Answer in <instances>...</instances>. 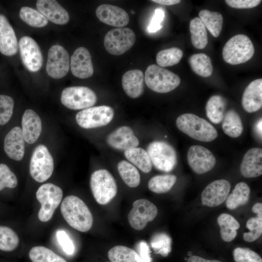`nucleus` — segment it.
I'll return each instance as SVG.
<instances>
[{"label": "nucleus", "mask_w": 262, "mask_h": 262, "mask_svg": "<svg viewBox=\"0 0 262 262\" xmlns=\"http://www.w3.org/2000/svg\"><path fill=\"white\" fill-rule=\"evenodd\" d=\"M182 56L183 51L181 49L172 47L158 52L156 55V62L162 67L170 66L178 64Z\"/></svg>", "instance_id": "39"}, {"label": "nucleus", "mask_w": 262, "mask_h": 262, "mask_svg": "<svg viewBox=\"0 0 262 262\" xmlns=\"http://www.w3.org/2000/svg\"><path fill=\"white\" fill-rule=\"evenodd\" d=\"M144 81L149 89L159 93L169 92L180 83V79L178 75L155 64L147 68Z\"/></svg>", "instance_id": "4"}, {"label": "nucleus", "mask_w": 262, "mask_h": 262, "mask_svg": "<svg viewBox=\"0 0 262 262\" xmlns=\"http://www.w3.org/2000/svg\"><path fill=\"white\" fill-rule=\"evenodd\" d=\"M108 257L111 262H143L134 249L124 246H116L108 252Z\"/></svg>", "instance_id": "34"}, {"label": "nucleus", "mask_w": 262, "mask_h": 262, "mask_svg": "<svg viewBox=\"0 0 262 262\" xmlns=\"http://www.w3.org/2000/svg\"><path fill=\"white\" fill-rule=\"evenodd\" d=\"M144 75L142 70L135 69L126 72L122 78V85L126 94L132 98L140 97L144 92Z\"/></svg>", "instance_id": "26"}, {"label": "nucleus", "mask_w": 262, "mask_h": 262, "mask_svg": "<svg viewBox=\"0 0 262 262\" xmlns=\"http://www.w3.org/2000/svg\"><path fill=\"white\" fill-rule=\"evenodd\" d=\"M17 185L16 175L4 164H0V191L5 188H14Z\"/></svg>", "instance_id": "45"}, {"label": "nucleus", "mask_w": 262, "mask_h": 262, "mask_svg": "<svg viewBox=\"0 0 262 262\" xmlns=\"http://www.w3.org/2000/svg\"><path fill=\"white\" fill-rule=\"evenodd\" d=\"M246 227L249 231L244 233V240L247 242L256 241L262 234V217L257 216L250 218L247 221Z\"/></svg>", "instance_id": "43"}, {"label": "nucleus", "mask_w": 262, "mask_h": 262, "mask_svg": "<svg viewBox=\"0 0 262 262\" xmlns=\"http://www.w3.org/2000/svg\"><path fill=\"white\" fill-rule=\"evenodd\" d=\"M147 151L152 164L159 170L170 172L177 164L176 152L173 147L166 142L153 141L148 145Z\"/></svg>", "instance_id": "8"}, {"label": "nucleus", "mask_w": 262, "mask_h": 262, "mask_svg": "<svg viewBox=\"0 0 262 262\" xmlns=\"http://www.w3.org/2000/svg\"><path fill=\"white\" fill-rule=\"evenodd\" d=\"M253 212L257 213V216L262 217V204L261 203H257L252 207Z\"/></svg>", "instance_id": "53"}, {"label": "nucleus", "mask_w": 262, "mask_h": 262, "mask_svg": "<svg viewBox=\"0 0 262 262\" xmlns=\"http://www.w3.org/2000/svg\"><path fill=\"white\" fill-rule=\"evenodd\" d=\"M115 111L109 106L101 105L86 108L76 115L77 124L84 129H93L108 124L114 116Z\"/></svg>", "instance_id": "10"}, {"label": "nucleus", "mask_w": 262, "mask_h": 262, "mask_svg": "<svg viewBox=\"0 0 262 262\" xmlns=\"http://www.w3.org/2000/svg\"><path fill=\"white\" fill-rule=\"evenodd\" d=\"M24 141L21 128L15 127L12 129L4 140V149L7 156L16 161L21 160L25 153Z\"/></svg>", "instance_id": "20"}, {"label": "nucleus", "mask_w": 262, "mask_h": 262, "mask_svg": "<svg viewBox=\"0 0 262 262\" xmlns=\"http://www.w3.org/2000/svg\"><path fill=\"white\" fill-rule=\"evenodd\" d=\"M151 1L164 5H172L180 2V0H152Z\"/></svg>", "instance_id": "52"}, {"label": "nucleus", "mask_w": 262, "mask_h": 262, "mask_svg": "<svg viewBox=\"0 0 262 262\" xmlns=\"http://www.w3.org/2000/svg\"><path fill=\"white\" fill-rule=\"evenodd\" d=\"M226 103L224 99L220 96L211 97L206 105V113L208 118L214 124H219L224 116Z\"/></svg>", "instance_id": "32"}, {"label": "nucleus", "mask_w": 262, "mask_h": 262, "mask_svg": "<svg viewBox=\"0 0 262 262\" xmlns=\"http://www.w3.org/2000/svg\"><path fill=\"white\" fill-rule=\"evenodd\" d=\"M217 222L220 228V235L223 240L227 242L233 240L240 227L238 221L230 214L223 213L218 217Z\"/></svg>", "instance_id": "28"}, {"label": "nucleus", "mask_w": 262, "mask_h": 262, "mask_svg": "<svg viewBox=\"0 0 262 262\" xmlns=\"http://www.w3.org/2000/svg\"><path fill=\"white\" fill-rule=\"evenodd\" d=\"M56 238L64 251L68 255H72L74 252V245L66 232L63 230H58Z\"/></svg>", "instance_id": "47"}, {"label": "nucleus", "mask_w": 262, "mask_h": 262, "mask_svg": "<svg viewBox=\"0 0 262 262\" xmlns=\"http://www.w3.org/2000/svg\"><path fill=\"white\" fill-rule=\"evenodd\" d=\"M36 7L48 20L58 25H65L69 19L68 12L57 1L38 0Z\"/></svg>", "instance_id": "21"}, {"label": "nucleus", "mask_w": 262, "mask_h": 262, "mask_svg": "<svg viewBox=\"0 0 262 262\" xmlns=\"http://www.w3.org/2000/svg\"><path fill=\"white\" fill-rule=\"evenodd\" d=\"M222 129L224 133L229 137L237 138L242 133L243 125L239 114L234 110L228 111L224 118Z\"/></svg>", "instance_id": "33"}, {"label": "nucleus", "mask_w": 262, "mask_h": 262, "mask_svg": "<svg viewBox=\"0 0 262 262\" xmlns=\"http://www.w3.org/2000/svg\"><path fill=\"white\" fill-rule=\"evenodd\" d=\"M199 18L209 31L215 37H217L222 30L223 18L222 15L216 12L204 9L199 13Z\"/></svg>", "instance_id": "30"}, {"label": "nucleus", "mask_w": 262, "mask_h": 262, "mask_svg": "<svg viewBox=\"0 0 262 262\" xmlns=\"http://www.w3.org/2000/svg\"><path fill=\"white\" fill-rule=\"evenodd\" d=\"M32 262H67L51 249L43 246L33 247L29 252Z\"/></svg>", "instance_id": "38"}, {"label": "nucleus", "mask_w": 262, "mask_h": 262, "mask_svg": "<svg viewBox=\"0 0 262 262\" xmlns=\"http://www.w3.org/2000/svg\"><path fill=\"white\" fill-rule=\"evenodd\" d=\"M230 189V183L226 180L213 181L205 187L201 193L202 204L210 207L221 204L227 199Z\"/></svg>", "instance_id": "16"}, {"label": "nucleus", "mask_w": 262, "mask_h": 262, "mask_svg": "<svg viewBox=\"0 0 262 262\" xmlns=\"http://www.w3.org/2000/svg\"><path fill=\"white\" fill-rule=\"evenodd\" d=\"M189 63L193 71L200 76L208 77L213 73V66L211 58L205 53L192 55L189 58Z\"/></svg>", "instance_id": "31"}, {"label": "nucleus", "mask_w": 262, "mask_h": 262, "mask_svg": "<svg viewBox=\"0 0 262 262\" xmlns=\"http://www.w3.org/2000/svg\"><path fill=\"white\" fill-rule=\"evenodd\" d=\"M187 158L191 168L198 174L212 170L216 162L215 157L210 150L199 145H194L189 147Z\"/></svg>", "instance_id": "15"}, {"label": "nucleus", "mask_w": 262, "mask_h": 262, "mask_svg": "<svg viewBox=\"0 0 262 262\" xmlns=\"http://www.w3.org/2000/svg\"><path fill=\"white\" fill-rule=\"evenodd\" d=\"M70 66L72 74L80 79L89 78L94 73L90 53L84 47L75 49L71 57Z\"/></svg>", "instance_id": "19"}, {"label": "nucleus", "mask_w": 262, "mask_h": 262, "mask_svg": "<svg viewBox=\"0 0 262 262\" xmlns=\"http://www.w3.org/2000/svg\"><path fill=\"white\" fill-rule=\"evenodd\" d=\"M117 170L120 176L128 186L134 188L140 182V175L136 167L131 163L122 160L117 164Z\"/></svg>", "instance_id": "36"}, {"label": "nucleus", "mask_w": 262, "mask_h": 262, "mask_svg": "<svg viewBox=\"0 0 262 262\" xmlns=\"http://www.w3.org/2000/svg\"><path fill=\"white\" fill-rule=\"evenodd\" d=\"M96 14L102 22L117 28L123 27L129 23L130 18L127 12L115 5L108 4L98 6Z\"/></svg>", "instance_id": "18"}, {"label": "nucleus", "mask_w": 262, "mask_h": 262, "mask_svg": "<svg viewBox=\"0 0 262 262\" xmlns=\"http://www.w3.org/2000/svg\"><path fill=\"white\" fill-rule=\"evenodd\" d=\"M240 172L246 178H255L262 174V149L253 147L247 151L240 165Z\"/></svg>", "instance_id": "22"}, {"label": "nucleus", "mask_w": 262, "mask_h": 262, "mask_svg": "<svg viewBox=\"0 0 262 262\" xmlns=\"http://www.w3.org/2000/svg\"><path fill=\"white\" fill-rule=\"evenodd\" d=\"M61 212L68 225L79 231H88L92 227L91 212L83 200L77 196H66L61 203Z\"/></svg>", "instance_id": "1"}, {"label": "nucleus", "mask_w": 262, "mask_h": 262, "mask_svg": "<svg viewBox=\"0 0 262 262\" xmlns=\"http://www.w3.org/2000/svg\"><path fill=\"white\" fill-rule=\"evenodd\" d=\"M187 262H222L220 261L214 260H207L201 257L192 255L188 259Z\"/></svg>", "instance_id": "51"}, {"label": "nucleus", "mask_w": 262, "mask_h": 262, "mask_svg": "<svg viewBox=\"0 0 262 262\" xmlns=\"http://www.w3.org/2000/svg\"><path fill=\"white\" fill-rule=\"evenodd\" d=\"M171 239L165 233L154 235L150 240V245L156 254L166 257L171 251Z\"/></svg>", "instance_id": "42"}, {"label": "nucleus", "mask_w": 262, "mask_h": 262, "mask_svg": "<svg viewBox=\"0 0 262 262\" xmlns=\"http://www.w3.org/2000/svg\"><path fill=\"white\" fill-rule=\"evenodd\" d=\"M14 101L12 97L0 95V125H4L10 120L13 113Z\"/></svg>", "instance_id": "44"}, {"label": "nucleus", "mask_w": 262, "mask_h": 262, "mask_svg": "<svg viewBox=\"0 0 262 262\" xmlns=\"http://www.w3.org/2000/svg\"><path fill=\"white\" fill-rule=\"evenodd\" d=\"M70 67L69 56L62 46L54 45L48 51L46 71L49 76L58 79L65 77Z\"/></svg>", "instance_id": "13"}, {"label": "nucleus", "mask_w": 262, "mask_h": 262, "mask_svg": "<svg viewBox=\"0 0 262 262\" xmlns=\"http://www.w3.org/2000/svg\"><path fill=\"white\" fill-rule=\"evenodd\" d=\"M164 17V12L161 8L155 9L154 14L151 20L150 23L147 27L149 33H155L160 30L163 26L161 24Z\"/></svg>", "instance_id": "48"}, {"label": "nucleus", "mask_w": 262, "mask_h": 262, "mask_svg": "<svg viewBox=\"0 0 262 262\" xmlns=\"http://www.w3.org/2000/svg\"><path fill=\"white\" fill-rule=\"evenodd\" d=\"M250 192L249 187L246 182L238 183L226 199L227 207L234 210L246 204L249 200Z\"/></svg>", "instance_id": "29"}, {"label": "nucleus", "mask_w": 262, "mask_h": 262, "mask_svg": "<svg viewBox=\"0 0 262 262\" xmlns=\"http://www.w3.org/2000/svg\"><path fill=\"white\" fill-rule=\"evenodd\" d=\"M97 101L96 94L88 87L70 86L65 88L61 96V101L72 110H81L94 106Z\"/></svg>", "instance_id": "9"}, {"label": "nucleus", "mask_w": 262, "mask_h": 262, "mask_svg": "<svg viewBox=\"0 0 262 262\" xmlns=\"http://www.w3.org/2000/svg\"><path fill=\"white\" fill-rule=\"evenodd\" d=\"M22 131L25 141L30 144L35 143L41 133L42 122L34 111L27 109L22 117Z\"/></svg>", "instance_id": "24"}, {"label": "nucleus", "mask_w": 262, "mask_h": 262, "mask_svg": "<svg viewBox=\"0 0 262 262\" xmlns=\"http://www.w3.org/2000/svg\"><path fill=\"white\" fill-rule=\"evenodd\" d=\"M19 243L18 236L13 229L0 225V250L13 251L18 246Z\"/></svg>", "instance_id": "41"}, {"label": "nucleus", "mask_w": 262, "mask_h": 262, "mask_svg": "<svg viewBox=\"0 0 262 262\" xmlns=\"http://www.w3.org/2000/svg\"><path fill=\"white\" fill-rule=\"evenodd\" d=\"M20 54L22 61L30 71L35 72L43 65V56L39 46L32 37L24 36L19 41Z\"/></svg>", "instance_id": "14"}, {"label": "nucleus", "mask_w": 262, "mask_h": 262, "mask_svg": "<svg viewBox=\"0 0 262 262\" xmlns=\"http://www.w3.org/2000/svg\"><path fill=\"white\" fill-rule=\"evenodd\" d=\"M177 180L175 175L171 174L157 175L152 177L148 182V189L157 194L168 192Z\"/></svg>", "instance_id": "37"}, {"label": "nucleus", "mask_w": 262, "mask_h": 262, "mask_svg": "<svg viewBox=\"0 0 262 262\" xmlns=\"http://www.w3.org/2000/svg\"><path fill=\"white\" fill-rule=\"evenodd\" d=\"M157 213V208L153 203L146 199H139L133 202L128 219L133 229L140 230L154 219Z\"/></svg>", "instance_id": "12"}, {"label": "nucleus", "mask_w": 262, "mask_h": 262, "mask_svg": "<svg viewBox=\"0 0 262 262\" xmlns=\"http://www.w3.org/2000/svg\"><path fill=\"white\" fill-rule=\"evenodd\" d=\"M106 142L110 147L124 151L136 147L139 144L133 130L127 126L118 127L111 132L107 136Z\"/></svg>", "instance_id": "17"}, {"label": "nucleus", "mask_w": 262, "mask_h": 262, "mask_svg": "<svg viewBox=\"0 0 262 262\" xmlns=\"http://www.w3.org/2000/svg\"><path fill=\"white\" fill-rule=\"evenodd\" d=\"M18 50L16 35L6 17L0 14V52L6 56L16 54Z\"/></svg>", "instance_id": "23"}, {"label": "nucleus", "mask_w": 262, "mask_h": 262, "mask_svg": "<svg viewBox=\"0 0 262 262\" xmlns=\"http://www.w3.org/2000/svg\"><path fill=\"white\" fill-rule=\"evenodd\" d=\"M243 108L248 113L255 112L262 106V79L251 82L245 89L242 100Z\"/></svg>", "instance_id": "25"}, {"label": "nucleus", "mask_w": 262, "mask_h": 262, "mask_svg": "<svg viewBox=\"0 0 262 262\" xmlns=\"http://www.w3.org/2000/svg\"><path fill=\"white\" fill-rule=\"evenodd\" d=\"M262 120L261 118V119H259L257 122L256 123L255 126V130L256 131V133L258 135L259 137L262 138Z\"/></svg>", "instance_id": "54"}, {"label": "nucleus", "mask_w": 262, "mask_h": 262, "mask_svg": "<svg viewBox=\"0 0 262 262\" xmlns=\"http://www.w3.org/2000/svg\"><path fill=\"white\" fill-rule=\"evenodd\" d=\"M90 185L93 196L99 204L109 203L116 196L117 187L110 172L106 169H99L91 175Z\"/></svg>", "instance_id": "5"}, {"label": "nucleus", "mask_w": 262, "mask_h": 262, "mask_svg": "<svg viewBox=\"0 0 262 262\" xmlns=\"http://www.w3.org/2000/svg\"><path fill=\"white\" fill-rule=\"evenodd\" d=\"M139 255L143 262H151L150 250L147 244L144 241H140L138 244Z\"/></svg>", "instance_id": "50"}, {"label": "nucleus", "mask_w": 262, "mask_h": 262, "mask_svg": "<svg viewBox=\"0 0 262 262\" xmlns=\"http://www.w3.org/2000/svg\"><path fill=\"white\" fill-rule=\"evenodd\" d=\"M19 16L23 21L33 27H43L48 23V20L41 13L29 7H21Z\"/></svg>", "instance_id": "40"}, {"label": "nucleus", "mask_w": 262, "mask_h": 262, "mask_svg": "<svg viewBox=\"0 0 262 262\" xmlns=\"http://www.w3.org/2000/svg\"><path fill=\"white\" fill-rule=\"evenodd\" d=\"M126 158L144 173L149 172L152 164L147 152L144 149L136 147L124 151Z\"/></svg>", "instance_id": "27"}, {"label": "nucleus", "mask_w": 262, "mask_h": 262, "mask_svg": "<svg viewBox=\"0 0 262 262\" xmlns=\"http://www.w3.org/2000/svg\"><path fill=\"white\" fill-rule=\"evenodd\" d=\"M53 169V159L48 148L42 144L38 145L30 160L29 170L31 177L37 182H44L51 177Z\"/></svg>", "instance_id": "7"}, {"label": "nucleus", "mask_w": 262, "mask_h": 262, "mask_svg": "<svg viewBox=\"0 0 262 262\" xmlns=\"http://www.w3.org/2000/svg\"><path fill=\"white\" fill-rule=\"evenodd\" d=\"M176 125L182 132L198 141L209 142L218 136L216 129L210 123L193 114L180 115L176 120Z\"/></svg>", "instance_id": "2"}, {"label": "nucleus", "mask_w": 262, "mask_h": 262, "mask_svg": "<svg viewBox=\"0 0 262 262\" xmlns=\"http://www.w3.org/2000/svg\"><path fill=\"white\" fill-rule=\"evenodd\" d=\"M233 255L236 262H262L260 256L248 248L236 247Z\"/></svg>", "instance_id": "46"}, {"label": "nucleus", "mask_w": 262, "mask_h": 262, "mask_svg": "<svg viewBox=\"0 0 262 262\" xmlns=\"http://www.w3.org/2000/svg\"><path fill=\"white\" fill-rule=\"evenodd\" d=\"M226 3L230 7L238 9L252 8L260 4L261 0H226Z\"/></svg>", "instance_id": "49"}, {"label": "nucleus", "mask_w": 262, "mask_h": 262, "mask_svg": "<svg viewBox=\"0 0 262 262\" xmlns=\"http://www.w3.org/2000/svg\"><path fill=\"white\" fill-rule=\"evenodd\" d=\"M63 195L61 188L51 183L42 184L38 188L36 197L41 204L38 213L40 221L46 222L51 219L62 201Z\"/></svg>", "instance_id": "6"}, {"label": "nucleus", "mask_w": 262, "mask_h": 262, "mask_svg": "<svg viewBox=\"0 0 262 262\" xmlns=\"http://www.w3.org/2000/svg\"><path fill=\"white\" fill-rule=\"evenodd\" d=\"M189 30L193 46L198 49H204L208 42L207 33L199 17H195L190 21Z\"/></svg>", "instance_id": "35"}, {"label": "nucleus", "mask_w": 262, "mask_h": 262, "mask_svg": "<svg viewBox=\"0 0 262 262\" xmlns=\"http://www.w3.org/2000/svg\"><path fill=\"white\" fill-rule=\"evenodd\" d=\"M131 12L132 14H135V11H134L133 10H131Z\"/></svg>", "instance_id": "55"}, {"label": "nucleus", "mask_w": 262, "mask_h": 262, "mask_svg": "<svg viewBox=\"0 0 262 262\" xmlns=\"http://www.w3.org/2000/svg\"><path fill=\"white\" fill-rule=\"evenodd\" d=\"M255 49L250 38L243 34L230 38L225 44L222 55L224 60L230 65H239L249 60L253 56Z\"/></svg>", "instance_id": "3"}, {"label": "nucleus", "mask_w": 262, "mask_h": 262, "mask_svg": "<svg viewBox=\"0 0 262 262\" xmlns=\"http://www.w3.org/2000/svg\"><path fill=\"white\" fill-rule=\"evenodd\" d=\"M136 36L129 28H116L110 30L104 39V46L109 53L120 55L130 49L135 43Z\"/></svg>", "instance_id": "11"}]
</instances>
